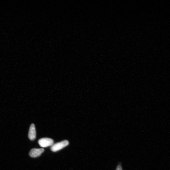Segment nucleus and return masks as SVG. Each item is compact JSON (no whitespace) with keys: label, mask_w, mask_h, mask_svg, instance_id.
I'll return each mask as SVG.
<instances>
[{"label":"nucleus","mask_w":170,"mask_h":170,"mask_svg":"<svg viewBox=\"0 0 170 170\" xmlns=\"http://www.w3.org/2000/svg\"><path fill=\"white\" fill-rule=\"evenodd\" d=\"M69 143L67 140H64L61 142L53 144L51 147V150L53 152H56L60 150L67 146Z\"/></svg>","instance_id":"nucleus-1"},{"label":"nucleus","mask_w":170,"mask_h":170,"mask_svg":"<svg viewBox=\"0 0 170 170\" xmlns=\"http://www.w3.org/2000/svg\"><path fill=\"white\" fill-rule=\"evenodd\" d=\"M39 145L43 148H47L52 146L54 144V141L48 138H44L40 139L38 141Z\"/></svg>","instance_id":"nucleus-2"},{"label":"nucleus","mask_w":170,"mask_h":170,"mask_svg":"<svg viewBox=\"0 0 170 170\" xmlns=\"http://www.w3.org/2000/svg\"><path fill=\"white\" fill-rule=\"evenodd\" d=\"M43 148H34L30 151L29 154L32 158H36L39 157L44 151Z\"/></svg>","instance_id":"nucleus-3"},{"label":"nucleus","mask_w":170,"mask_h":170,"mask_svg":"<svg viewBox=\"0 0 170 170\" xmlns=\"http://www.w3.org/2000/svg\"><path fill=\"white\" fill-rule=\"evenodd\" d=\"M29 138L31 141L35 139L36 137V131L35 128L34 124L31 125L29 133Z\"/></svg>","instance_id":"nucleus-4"},{"label":"nucleus","mask_w":170,"mask_h":170,"mask_svg":"<svg viewBox=\"0 0 170 170\" xmlns=\"http://www.w3.org/2000/svg\"><path fill=\"white\" fill-rule=\"evenodd\" d=\"M116 170H122V168L121 165H119Z\"/></svg>","instance_id":"nucleus-5"}]
</instances>
